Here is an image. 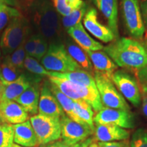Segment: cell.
Segmentation results:
<instances>
[{
	"label": "cell",
	"instance_id": "obj_1",
	"mask_svg": "<svg viewBox=\"0 0 147 147\" xmlns=\"http://www.w3.org/2000/svg\"><path fill=\"white\" fill-rule=\"evenodd\" d=\"M103 50L116 65L123 68L138 71L147 65L146 49L132 38H118L113 43L104 47Z\"/></svg>",
	"mask_w": 147,
	"mask_h": 147
},
{
	"label": "cell",
	"instance_id": "obj_2",
	"mask_svg": "<svg viewBox=\"0 0 147 147\" xmlns=\"http://www.w3.org/2000/svg\"><path fill=\"white\" fill-rule=\"evenodd\" d=\"M33 23L38 34L51 44L55 43L60 33L57 12L49 0H36L31 8Z\"/></svg>",
	"mask_w": 147,
	"mask_h": 147
},
{
	"label": "cell",
	"instance_id": "obj_3",
	"mask_svg": "<svg viewBox=\"0 0 147 147\" xmlns=\"http://www.w3.org/2000/svg\"><path fill=\"white\" fill-rule=\"evenodd\" d=\"M30 32V25L23 16L13 18L3 31L0 39V49L4 55L11 54L26 40Z\"/></svg>",
	"mask_w": 147,
	"mask_h": 147
},
{
	"label": "cell",
	"instance_id": "obj_4",
	"mask_svg": "<svg viewBox=\"0 0 147 147\" xmlns=\"http://www.w3.org/2000/svg\"><path fill=\"white\" fill-rule=\"evenodd\" d=\"M40 61L49 71L63 73L82 69L69 55L65 46L59 43L51 44L47 54Z\"/></svg>",
	"mask_w": 147,
	"mask_h": 147
},
{
	"label": "cell",
	"instance_id": "obj_5",
	"mask_svg": "<svg viewBox=\"0 0 147 147\" xmlns=\"http://www.w3.org/2000/svg\"><path fill=\"white\" fill-rule=\"evenodd\" d=\"M93 77L103 106L115 109L130 110L125 99L115 87L111 79L97 71H94Z\"/></svg>",
	"mask_w": 147,
	"mask_h": 147
},
{
	"label": "cell",
	"instance_id": "obj_6",
	"mask_svg": "<svg viewBox=\"0 0 147 147\" xmlns=\"http://www.w3.org/2000/svg\"><path fill=\"white\" fill-rule=\"evenodd\" d=\"M29 121L36 133L39 146L61 138L60 119L38 114L32 116Z\"/></svg>",
	"mask_w": 147,
	"mask_h": 147
},
{
	"label": "cell",
	"instance_id": "obj_7",
	"mask_svg": "<svg viewBox=\"0 0 147 147\" xmlns=\"http://www.w3.org/2000/svg\"><path fill=\"white\" fill-rule=\"evenodd\" d=\"M121 1L124 21L128 32L136 39H142L145 32V26L139 0Z\"/></svg>",
	"mask_w": 147,
	"mask_h": 147
},
{
	"label": "cell",
	"instance_id": "obj_8",
	"mask_svg": "<svg viewBox=\"0 0 147 147\" xmlns=\"http://www.w3.org/2000/svg\"><path fill=\"white\" fill-rule=\"evenodd\" d=\"M93 121L95 124L113 125L124 129H133L135 119L130 110L104 107L97 113Z\"/></svg>",
	"mask_w": 147,
	"mask_h": 147
},
{
	"label": "cell",
	"instance_id": "obj_9",
	"mask_svg": "<svg viewBox=\"0 0 147 147\" xmlns=\"http://www.w3.org/2000/svg\"><path fill=\"white\" fill-rule=\"evenodd\" d=\"M60 123L61 130V138L70 146L84 140L94 133L87 125L76 122L65 115L61 117Z\"/></svg>",
	"mask_w": 147,
	"mask_h": 147
},
{
	"label": "cell",
	"instance_id": "obj_10",
	"mask_svg": "<svg viewBox=\"0 0 147 147\" xmlns=\"http://www.w3.org/2000/svg\"><path fill=\"white\" fill-rule=\"evenodd\" d=\"M111 80L124 98L136 107L140 105L141 93L135 78L123 70H117L112 76Z\"/></svg>",
	"mask_w": 147,
	"mask_h": 147
},
{
	"label": "cell",
	"instance_id": "obj_11",
	"mask_svg": "<svg viewBox=\"0 0 147 147\" xmlns=\"http://www.w3.org/2000/svg\"><path fill=\"white\" fill-rule=\"evenodd\" d=\"M83 26L95 38L105 43L115 40V34L108 27L102 25L98 21L97 10L91 8L87 12L83 19Z\"/></svg>",
	"mask_w": 147,
	"mask_h": 147
},
{
	"label": "cell",
	"instance_id": "obj_12",
	"mask_svg": "<svg viewBox=\"0 0 147 147\" xmlns=\"http://www.w3.org/2000/svg\"><path fill=\"white\" fill-rule=\"evenodd\" d=\"M38 114L58 119L65 115L63 110L47 82L40 89Z\"/></svg>",
	"mask_w": 147,
	"mask_h": 147
},
{
	"label": "cell",
	"instance_id": "obj_13",
	"mask_svg": "<svg viewBox=\"0 0 147 147\" xmlns=\"http://www.w3.org/2000/svg\"><path fill=\"white\" fill-rule=\"evenodd\" d=\"M22 74L19 78L11 83L3 85V91L1 101H14L28 89L32 82L40 81L41 77L35 76L32 74Z\"/></svg>",
	"mask_w": 147,
	"mask_h": 147
},
{
	"label": "cell",
	"instance_id": "obj_14",
	"mask_svg": "<svg viewBox=\"0 0 147 147\" xmlns=\"http://www.w3.org/2000/svg\"><path fill=\"white\" fill-rule=\"evenodd\" d=\"M0 116L3 123L16 125L29 120V115L15 101H1Z\"/></svg>",
	"mask_w": 147,
	"mask_h": 147
},
{
	"label": "cell",
	"instance_id": "obj_15",
	"mask_svg": "<svg viewBox=\"0 0 147 147\" xmlns=\"http://www.w3.org/2000/svg\"><path fill=\"white\" fill-rule=\"evenodd\" d=\"M95 138L100 142H113L126 140L130 136L125 129L113 125L95 124Z\"/></svg>",
	"mask_w": 147,
	"mask_h": 147
},
{
	"label": "cell",
	"instance_id": "obj_16",
	"mask_svg": "<svg viewBox=\"0 0 147 147\" xmlns=\"http://www.w3.org/2000/svg\"><path fill=\"white\" fill-rule=\"evenodd\" d=\"M98 10L107 21L108 27L115 34L116 39L119 38L118 2L117 0H93Z\"/></svg>",
	"mask_w": 147,
	"mask_h": 147
},
{
	"label": "cell",
	"instance_id": "obj_17",
	"mask_svg": "<svg viewBox=\"0 0 147 147\" xmlns=\"http://www.w3.org/2000/svg\"><path fill=\"white\" fill-rule=\"evenodd\" d=\"M67 34L84 51H97L104 49V46L91 38L86 32L81 23L67 30Z\"/></svg>",
	"mask_w": 147,
	"mask_h": 147
},
{
	"label": "cell",
	"instance_id": "obj_18",
	"mask_svg": "<svg viewBox=\"0 0 147 147\" xmlns=\"http://www.w3.org/2000/svg\"><path fill=\"white\" fill-rule=\"evenodd\" d=\"M14 127V142L23 147L39 146L36 133L30 121L13 125Z\"/></svg>",
	"mask_w": 147,
	"mask_h": 147
},
{
	"label": "cell",
	"instance_id": "obj_19",
	"mask_svg": "<svg viewBox=\"0 0 147 147\" xmlns=\"http://www.w3.org/2000/svg\"><path fill=\"white\" fill-rule=\"evenodd\" d=\"M91 60L94 70L104 74L111 79L118 66L104 51H85Z\"/></svg>",
	"mask_w": 147,
	"mask_h": 147
},
{
	"label": "cell",
	"instance_id": "obj_20",
	"mask_svg": "<svg viewBox=\"0 0 147 147\" xmlns=\"http://www.w3.org/2000/svg\"><path fill=\"white\" fill-rule=\"evenodd\" d=\"M40 94L38 84H32L14 101L20 104L29 115L34 116L38 113Z\"/></svg>",
	"mask_w": 147,
	"mask_h": 147
},
{
	"label": "cell",
	"instance_id": "obj_21",
	"mask_svg": "<svg viewBox=\"0 0 147 147\" xmlns=\"http://www.w3.org/2000/svg\"><path fill=\"white\" fill-rule=\"evenodd\" d=\"M49 76L66 79V80L74 82V83L93 88V89H97L94 77L92 76L91 73L88 72L87 71L82 70V69L63 73L50 71V74H49Z\"/></svg>",
	"mask_w": 147,
	"mask_h": 147
},
{
	"label": "cell",
	"instance_id": "obj_22",
	"mask_svg": "<svg viewBox=\"0 0 147 147\" xmlns=\"http://www.w3.org/2000/svg\"><path fill=\"white\" fill-rule=\"evenodd\" d=\"M71 83L74 91L76 92L78 97L88 103L96 113H98L104 108L97 89L85 87L71 82Z\"/></svg>",
	"mask_w": 147,
	"mask_h": 147
},
{
	"label": "cell",
	"instance_id": "obj_23",
	"mask_svg": "<svg viewBox=\"0 0 147 147\" xmlns=\"http://www.w3.org/2000/svg\"><path fill=\"white\" fill-rule=\"evenodd\" d=\"M49 87H50V89L51 91H52V93L54 94L55 97L57 98V100H58L59 103L60 104L62 109L63 110L64 113H65L66 115L69 118L72 119L73 121H76V122H78L79 123L81 124L87 125L81 119L79 118L78 116L76 115V114L75 113L73 108V100H71L68 97L64 95L62 92L60 91V90L56 86H55L54 84L51 83V82L49 83Z\"/></svg>",
	"mask_w": 147,
	"mask_h": 147
},
{
	"label": "cell",
	"instance_id": "obj_24",
	"mask_svg": "<svg viewBox=\"0 0 147 147\" xmlns=\"http://www.w3.org/2000/svg\"><path fill=\"white\" fill-rule=\"evenodd\" d=\"M67 53L81 68L91 73L93 71V65L87 53L78 45L69 42L65 48Z\"/></svg>",
	"mask_w": 147,
	"mask_h": 147
},
{
	"label": "cell",
	"instance_id": "obj_25",
	"mask_svg": "<svg viewBox=\"0 0 147 147\" xmlns=\"http://www.w3.org/2000/svg\"><path fill=\"white\" fill-rule=\"evenodd\" d=\"M73 108L75 113L81 120L85 123L90 128L95 131L94 121H93V111L92 107L84 100L73 101Z\"/></svg>",
	"mask_w": 147,
	"mask_h": 147
},
{
	"label": "cell",
	"instance_id": "obj_26",
	"mask_svg": "<svg viewBox=\"0 0 147 147\" xmlns=\"http://www.w3.org/2000/svg\"><path fill=\"white\" fill-rule=\"evenodd\" d=\"M23 74V70L16 68L10 64L3 62L0 64V81L3 85L14 82Z\"/></svg>",
	"mask_w": 147,
	"mask_h": 147
},
{
	"label": "cell",
	"instance_id": "obj_27",
	"mask_svg": "<svg viewBox=\"0 0 147 147\" xmlns=\"http://www.w3.org/2000/svg\"><path fill=\"white\" fill-rule=\"evenodd\" d=\"M84 2L79 0H53V5L62 16L69 14L82 6Z\"/></svg>",
	"mask_w": 147,
	"mask_h": 147
},
{
	"label": "cell",
	"instance_id": "obj_28",
	"mask_svg": "<svg viewBox=\"0 0 147 147\" xmlns=\"http://www.w3.org/2000/svg\"><path fill=\"white\" fill-rule=\"evenodd\" d=\"M26 40H25L13 53L6 55L3 60V62H5V63L23 71L24 61L26 57V53L25 50V43Z\"/></svg>",
	"mask_w": 147,
	"mask_h": 147
},
{
	"label": "cell",
	"instance_id": "obj_29",
	"mask_svg": "<svg viewBox=\"0 0 147 147\" xmlns=\"http://www.w3.org/2000/svg\"><path fill=\"white\" fill-rule=\"evenodd\" d=\"M49 82L51 83L56 86L61 92L65 95L66 96L68 97L69 99H71L73 101H78L80 100L81 99L78 97V95L76 94V92L74 91L71 83L70 81L63 78H57V77H49Z\"/></svg>",
	"mask_w": 147,
	"mask_h": 147
},
{
	"label": "cell",
	"instance_id": "obj_30",
	"mask_svg": "<svg viewBox=\"0 0 147 147\" xmlns=\"http://www.w3.org/2000/svg\"><path fill=\"white\" fill-rule=\"evenodd\" d=\"M87 12V6L84 2L80 8L77 9L68 15L63 16L62 18V24L65 29L68 30L71 27L76 26L77 24L81 23L84 15Z\"/></svg>",
	"mask_w": 147,
	"mask_h": 147
},
{
	"label": "cell",
	"instance_id": "obj_31",
	"mask_svg": "<svg viewBox=\"0 0 147 147\" xmlns=\"http://www.w3.org/2000/svg\"><path fill=\"white\" fill-rule=\"evenodd\" d=\"M21 16L17 9L4 3H0V31L5 28L12 19Z\"/></svg>",
	"mask_w": 147,
	"mask_h": 147
},
{
	"label": "cell",
	"instance_id": "obj_32",
	"mask_svg": "<svg viewBox=\"0 0 147 147\" xmlns=\"http://www.w3.org/2000/svg\"><path fill=\"white\" fill-rule=\"evenodd\" d=\"M24 68L28 72L41 78L45 76L49 77L50 74V71L47 70L44 66L38 62V60H36L33 57L27 56V55H26L24 61Z\"/></svg>",
	"mask_w": 147,
	"mask_h": 147
},
{
	"label": "cell",
	"instance_id": "obj_33",
	"mask_svg": "<svg viewBox=\"0 0 147 147\" xmlns=\"http://www.w3.org/2000/svg\"><path fill=\"white\" fill-rule=\"evenodd\" d=\"M13 125L3 123L0 125V147H12L14 142Z\"/></svg>",
	"mask_w": 147,
	"mask_h": 147
},
{
	"label": "cell",
	"instance_id": "obj_34",
	"mask_svg": "<svg viewBox=\"0 0 147 147\" xmlns=\"http://www.w3.org/2000/svg\"><path fill=\"white\" fill-rule=\"evenodd\" d=\"M129 147H147V130L138 129L132 134Z\"/></svg>",
	"mask_w": 147,
	"mask_h": 147
},
{
	"label": "cell",
	"instance_id": "obj_35",
	"mask_svg": "<svg viewBox=\"0 0 147 147\" xmlns=\"http://www.w3.org/2000/svg\"><path fill=\"white\" fill-rule=\"evenodd\" d=\"M41 36L39 34H33L29 38H27L25 43V50L27 56L33 57L37 45L39 42Z\"/></svg>",
	"mask_w": 147,
	"mask_h": 147
},
{
	"label": "cell",
	"instance_id": "obj_36",
	"mask_svg": "<svg viewBox=\"0 0 147 147\" xmlns=\"http://www.w3.org/2000/svg\"><path fill=\"white\" fill-rule=\"evenodd\" d=\"M49 47V42L41 36L34 55H33V57L38 61H41L42 59L47 54Z\"/></svg>",
	"mask_w": 147,
	"mask_h": 147
},
{
	"label": "cell",
	"instance_id": "obj_37",
	"mask_svg": "<svg viewBox=\"0 0 147 147\" xmlns=\"http://www.w3.org/2000/svg\"><path fill=\"white\" fill-rule=\"evenodd\" d=\"M98 147H129L127 141L113 142H100L98 143Z\"/></svg>",
	"mask_w": 147,
	"mask_h": 147
},
{
	"label": "cell",
	"instance_id": "obj_38",
	"mask_svg": "<svg viewBox=\"0 0 147 147\" xmlns=\"http://www.w3.org/2000/svg\"><path fill=\"white\" fill-rule=\"evenodd\" d=\"M137 76L140 83L142 86L147 85V65L137 71Z\"/></svg>",
	"mask_w": 147,
	"mask_h": 147
},
{
	"label": "cell",
	"instance_id": "obj_39",
	"mask_svg": "<svg viewBox=\"0 0 147 147\" xmlns=\"http://www.w3.org/2000/svg\"><path fill=\"white\" fill-rule=\"evenodd\" d=\"M39 147H72V146L67 144L63 140H57L44 145H40Z\"/></svg>",
	"mask_w": 147,
	"mask_h": 147
},
{
	"label": "cell",
	"instance_id": "obj_40",
	"mask_svg": "<svg viewBox=\"0 0 147 147\" xmlns=\"http://www.w3.org/2000/svg\"><path fill=\"white\" fill-rule=\"evenodd\" d=\"M140 9L144 26L147 28V0H143L141 2Z\"/></svg>",
	"mask_w": 147,
	"mask_h": 147
},
{
	"label": "cell",
	"instance_id": "obj_41",
	"mask_svg": "<svg viewBox=\"0 0 147 147\" xmlns=\"http://www.w3.org/2000/svg\"><path fill=\"white\" fill-rule=\"evenodd\" d=\"M93 140H94V138L93 137H89L84 140L74 144L72 147H89V145L93 142Z\"/></svg>",
	"mask_w": 147,
	"mask_h": 147
},
{
	"label": "cell",
	"instance_id": "obj_42",
	"mask_svg": "<svg viewBox=\"0 0 147 147\" xmlns=\"http://www.w3.org/2000/svg\"><path fill=\"white\" fill-rule=\"evenodd\" d=\"M142 110L144 115L147 118V95L144 93L142 97Z\"/></svg>",
	"mask_w": 147,
	"mask_h": 147
},
{
	"label": "cell",
	"instance_id": "obj_43",
	"mask_svg": "<svg viewBox=\"0 0 147 147\" xmlns=\"http://www.w3.org/2000/svg\"><path fill=\"white\" fill-rule=\"evenodd\" d=\"M0 2L4 3L5 5H10V6L14 7L17 5V2L16 0H0Z\"/></svg>",
	"mask_w": 147,
	"mask_h": 147
},
{
	"label": "cell",
	"instance_id": "obj_44",
	"mask_svg": "<svg viewBox=\"0 0 147 147\" xmlns=\"http://www.w3.org/2000/svg\"><path fill=\"white\" fill-rule=\"evenodd\" d=\"M3 91V84L1 83V82L0 81V102H1V97H2Z\"/></svg>",
	"mask_w": 147,
	"mask_h": 147
},
{
	"label": "cell",
	"instance_id": "obj_45",
	"mask_svg": "<svg viewBox=\"0 0 147 147\" xmlns=\"http://www.w3.org/2000/svg\"><path fill=\"white\" fill-rule=\"evenodd\" d=\"M89 147H98V144H97V142H95L93 141V142L89 145Z\"/></svg>",
	"mask_w": 147,
	"mask_h": 147
},
{
	"label": "cell",
	"instance_id": "obj_46",
	"mask_svg": "<svg viewBox=\"0 0 147 147\" xmlns=\"http://www.w3.org/2000/svg\"><path fill=\"white\" fill-rule=\"evenodd\" d=\"M142 92L145 95H147V85L146 86H142Z\"/></svg>",
	"mask_w": 147,
	"mask_h": 147
},
{
	"label": "cell",
	"instance_id": "obj_47",
	"mask_svg": "<svg viewBox=\"0 0 147 147\" xmlns=\"http://www.w3.org/2000/svg\"><path fill=\"white\" fill-rule=\"evenodd\" d=\"M12 147H23V146H20V145H18L16 144H14L13 146H12Z\"/></svg>",
	"mask_w": 147,
	"mask_h": 147
},
{
	"label": "cell",
	"instance_id": "obj_48",
	"mask_svg": "<svg viewBox=\"0 0 147 147\" xmlns=\"http://www.w3.org/2000/svg\"><path fill=\"white\" fill-rule=\"evenodd\" d=\"M3 121L2 120V119H1V116H0V125H1L3 124Z\"/></svg>",
	"mask_w": 147,
	"mask_h": 147
},
{
	"label": "cell",
	"instance_id": "obj_49",
	"mask_svg": "<svg viewBox=\"0 0 147 147\" xmlns=\"http://www.w3.org/2000/svg\"><path fill=\"white\" fill-rule=\"evenodd\" d=\"M146 50H147V40H146Z\"/></svg>",
	"mask_w": 147,
	"mask_h": 147
},
{
	"label": "cell",
	"instance_id": "obj_50",
	"mask_svg": "<svg viewBox=\"0 0 147 147\" xmlns=\"http://www.w3.org/2000/svg\"><path fill=\"white\" fill-rule=\"evenodd\" d=\"M0 55H1V49H0Z\"/></svg>",
	"mask_w": 147,
	"mask_h": 147
},
{
	"label": "cell",
	"instance_id": "obj_51",
	"mask_svg": "<svg viewBox=\"0 0 147 147\" xmlns=\"http://www.w3.org/2000/svg\"><path fill=\"white\" fill-rule=\"evenodd\" d=\"M79 1H82V0H79Z\"/></svg>",
	"mask_w": 147,
	"mask_h": 147
},
{
	"label": "cell",
	"instance_id": "obj_52",
	"mask_svg": "<svg viewBox=\"0 0 147 147\" xmlns=\"http://www.w3.org/2000/svg\"><path fill=\"white\" fill-rule=\"evenodd\" d=\"M0 3H1V2H0Z\"/></svg>",
	"mask_w": 147,
	"mask_h": 147
}]
</instances>
